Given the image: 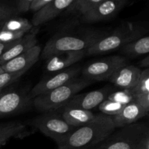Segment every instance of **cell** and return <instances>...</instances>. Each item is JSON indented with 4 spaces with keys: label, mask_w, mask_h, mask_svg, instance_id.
<instances>
[{
    "label": "cell",
    "mask_w": 149,
    "mask_h": 149,
    "mask_svg": "<svg viewBox=\"0 0 149 149\" xmlns=\"http://www.w3.org/2000/svg\"><path fill=\"white\" fill-rule=\"evenodd\" d=\"M115 126L111 116L97 114L89 123L74 130L63 142L59 149H86L106 141L113 132Z\"/></svg>",
    "instance_id": "1"
},
{
    "label": "cell",
    "mask_w": 149,
    "mask_h": 149,
    "mask_svg": "<svg viewBox=\"0 0 149 149\" xmlns=\"http://www.w3.org/2000/svg\"><path fill=\"white\" fill-rule=\"evenodd\" d=\"M103 34L95 31H87L78 34H56L49 39L41 52L43 59H48L57 54L65 52L86 50Z\"/></svg>",
    "instance_id": "2"
},
{
    "label": "cell",
    "mask_w": 149,
    "mask_h": 149,
    "mask_svg": "<svg viewBox=\"0 0 149 149\" xmlns=\"http://www.w3.org/2000/svg\"><path fill=\"white\" fill-rule=\"evenodd\" d=\"M91 81L75 78L66 84L33 99L34 107L39 111L50 112L65 106L74 95L87 87Z\"/></svg>",
    "instance_id": "3"
},
{
    "label": "cell",
    "mask_w": 149,
    "mask_h": 149,
    "mask_svg": "<svg viewBox=\"0 0 149 149\" xmlns=\"http://www.w3.org/2000/svg\"><path fill=\"white\" fill-rule=\"evenodd\" d=\"M143 29L135 24H127L116 29L113 33L102 35L86 49L87 55H101L120 49L126 44L142 36Z\"/></svg>",
    "instance_id": "4"
},
{
    "label": "cell",
    "mask_w": 149,
    "mask_h": 149,
    "mask_svg": "<svg viewBox=\"0 0 149 149\" xmlns=\"http://www.w3.org/2000/svg\"><path fill=\"white\" fill-rule=\"evenodd\" d=\"M148 135V127L143 123H134L122 129L97 149H135L139 143Z\"/></svg>",
    "instance_id": "5"
},
{
    "label": "cell",
    "mask_w": 149,
    "mask_h": 149,
    "mask_svg": "<svg viewBox=\"0 0 149 149\" xmlns=\"http://www.w3.org/2000/svg\"><path fill=\"white\" fill-rule=\"evenodd\" d=\"M31 125L44 135L53 139L58 145L77 129L70 126L62 116L49 112L35 118Z\"/></svg>",
    "instance_id": "6"
},
{
    "label": "cell",
    "mask_w": 149,
    "mask_h": 149,
    "mask_svg": "<svg viewBox=\"0 0 149 149\" xmlns=\"http://www.w3.org/2000/svg\"><path fill=\"white\" fill-rule=\"evenodd\" d=\"M127 60L122 56H111L97 60L86 65L82 69L84 79L88 81H103L109 77L117 69L127 65Z\"/></svg>",
    "instance_id": "7"
},
{
    "label": "cell",
    "mask_w": 149,
    "mask_h": 149,
    "mask_svg": "<svg viewBox=\"0 0 149 149\" xmlns=\"http://www.w3.org/2000/svg\"><path fill=\"white\" fill-rule=\"evenodd\" d=\"M80 71V67H70L43 79L29 92V97L33 99L39 95L46 93L66 84L71 80L77 78Z\"/></svg>",
    "instance_id": "8"
},
{
    "label": "cell",
    "mask_w": 149,
    "mask_h": 149,
    "mask_svg": "<svg viewBox=\"0 0 149 149\" xmlns=\"http://www.w3.org/2000/svg\"><path fill=\"white\" fill-rule=\"evenodd\" d=\"M127 0H103L81 15V20L93 23L109 20L114 17L125 5Z\"/></svg>",
    "instance_id": "9"
},
{
    "label": "cell",
    "mask_w": 149,
    "mask_h": 149,
    "mask_svg": "<svg viewBox=\"0 0 149 149\" xmlns=\"http://www.w3.org/2000/svg\"><path fill=\"white\" fill-rule=\"evenodd\" d=\"M31 99L29 93L10 91L0 94V119L17 114L29 106Z\"/></svg>",
    "instance_id": "10"
},
{
    "label": "cell",
    "mask_w": 149,
    "mask_h": 149,
    "mask_svg": "<svg viewBox=\"0 0 149 149\" xmlns=\"http://www.w3.org/2000/svg\"><path fill=\"white\" fill-rule=\"evenodd\" d=\"M41 52V47L36 45L18 56L1 65L3 71L7 73L23 72L25 74L39 61Z\"/></svg>",
    "instance_id": "11"
},
{
    "label": "cell",
    "mask_w": 149,
    "mask_h": 149,
    "mask_svg": "<svg viewBox=\"0 0 149 149\" xmlns=\"http://www.w3.org/2000/svg\"><path fill=\"white\" fill-rule=\"evenodd\" d=\"M110 92L111 89L109 87H105L84 94H77L65 105V108H77L90 111L106 100L109 94H111Z\"/></svg>",
    "instance_id": "12"
},
{
    "label": "cell",
    "mask_w": 149,
    "mask_h": 149,
    "mask_svg": "<svg viewBox=\"0 0 149 149\" xmlns=\"http://www.w3.org/2000/svg\"><path fill=\"white\" fill-rule=\"evenodd\" d=\"M75 1L76 0H52L35 13L32 18V25L36 27L50 21L63 11L68 10Z\"/></svg>",
    "instance_id": "13"
},
{
    "label": "cell",
    "mask_w": 149,
    "mask_h": 149,
    "mask_svg": "<svg viewBox=\"0 0 149 149\" xmlns=\"http://www.w3.org/2000/svg\"><path fill=\"white\" fill-rule=\"evenodd\" d=\"M86 55V50L65 52L57 54L46 60L45 69L47 72L56 73L70 68Z\"/></svg>",
    "instance_id": "14"
},
{
    "label": "cell",
    "mask_w": 149,
    "mask_h": 149,
    "mask_svg": "<svg viewBox=\"0 0 149 149\" xmlns=\"http://www.w3.org/2000/svg\"><path fill=\"white\" fill-rule=\"evenodd\" d=\"M141 70L132 65H126L116 70L108 80L122 90H131L141 76Z\"/></svg>",
    "instance_id": "15"
},
{
    "label": "cell",
    "mask_w": 149,
    "mask_h": 149,
    "mask_svg": "<svg viewBox=\"0 0 149 149\" xmlns=\"http://www.w3.org/2000/svg\"><path fill=\"white\" fill-rule=\"evenodd\" d=\"M148 111L141 107L135 101L132 102L123 107L118 114L111 116L115 128L123 127L138 122L139 119L147 116Z\"/></svg>",
    "instance_id": "16"
},
{
    "label": "cell",
    "mask_w": 149,
    "mask_h": 149,
    "mask_svg": "<svg viewBox=\"0 0 149 149\" xmlns=\"http://www.w3.org/2000/svg\"><path fill=\"white\" fill-rule=\"evenodd\" d=\"M36 31V30H31V32L29 31L20 39L15 41L13 45L0 56V65L35 46L37 43Z\"/></svg>",
    "instance_id": "17"
},
{
    "label": "cell",
    "mask_w": 149,
    "mask_h": 149,
    "mask_svg": "<svg viewBox=\"0 0 149 149\" xmlns=\"http://www.w3.org/2000/svg\"><path fill=\"white\" fill-rule=\"evenodd\" d=\"M95 115L91 111L83 110L77 108H65L62 117L68 125L78 128L91 122Z\"/></svg>",
    "instance_id": "18"
},
{
    "label": "cell",
    "mask_w": 149,
    "mask_h": 149,
    "mask_svg": "<svg viewBox=\"0 0 149 149\" xmlns=\"http://www.w3.org/2000/svg\"><path fill=\"white\" fill-rule=\"evenodd\" d=\"M29 134L27 125L23 122H12L0 125V147L11 138H22Z\"/></svg>",
    "instance_id": "19"
},
{
    "label": "cell",
    "mask_w": 149,
    "mask_h": 149,
    "mask_svg": "<svg viewBox=\"0 0 149 149\" xmlns=\"http://www.w3.org/2000/svg\"><path fill=\"white\" fill-rule=\"evenodd\" d=\"M121 51L130 58H136L148 54L149 52V37L143 36L120 48Z\"/></svg>",
    "instance_id": "20"
},
{
    "label": "cell",
    "mask_w": 149,
    "mask_h": 149,
    "mask_svg": "<svg viewBox=\"0 0 149 149\" xmlns=\"http://www.w3.org/2000/svg\"><path fill=\"white\" fill-rule=\"evenodd\" d=\"M33 27L32 23L28 19L14 16L4 21L1 29L10 31L27 33L32 30Z\"/></svg>",
    "instance_id": "21"
},
{
    "label": "cell",
    "mask_w": 149,
    "mask_h": 149,
    "mask_svg": "<svg viewBox=\"0 0 149 149\" xmlns=\"http://www.w3.org/2000/svg\"><path fill=\"white\" fill-rule=\"evenodd\" d=\"M130 91L135 97L139 95H149V69L146 68L143 71H141L139 79L137 81L136 84Z\"/></svg>",
    "instance_id": "22"
},
{
    "label": "cell",
    "mask_w": 149,
    "mask_h": 149,
    "mask_svg": "<svg viewBox=\"0 0 149 149\" xmlns=\"http://www.w3.org/2000/svg\"><path fill=\"white\" fill-rule=\"evenodd\" d=\"M102 1L103 0H76L67 10L70 13H76L82 15Z\"/></svg>",
    "instance_id": "23"
},
{
    "label": "cell",
    "mask_w": 149,
    "mask_h": 149,
    "mask_svg": "<svg viewBox=\"0 0 149 149\" xmlns=\"http://www.w3.org/2000/svg\"><path fill=\"white\" fill-rule=\"evenodd\" d=\"M107 99L111 101L116 102L120 104L126 106L132 102L135 101V97L130 90H122L109 94Z\"/></svg>",
    "instance_id": "24"
},
{
    "label": "cell",
    "mask_w": 149,
    "mask_h": 149,
    "mask_svg": "<svg viewBox=\"0 0 149 149\" xmlns=\"http://www.w3.org/2000/svg\"><path fill=\"white\" fill-rule=\"evenodd\" d=\"M98 106L99 109L103 114L109 116H113L118 114L122 110L125 106L116 102L106 99Z\"/></svg>",
    "instance_id": "25"
},
{
    "label": "cell",
    "mask_w": 149,
    "mask_h": 149,
    "mask_svg": "<svg viewBox=\"0 0 149 149\" xmlns=\"http://www.w3.org/2000/svg\"><path fill=\"white\" fill-rule=\"evenodd\" d=\"M23 74H24V73L23 72L1 73L0 74V94L2 93V90L5 87H8L9 85L17 81Z\"/></svg>",
    "instance_id": "26"
},
{
    "label": "cell",
    "mask_w": 149,
    "mask_h": 149,
    "mask_svg": "<svg viewBox=\"0 0 149 149\" xmlns=\"http://www.w3.org/2000/svg\"><path fill=\"white\" fill-rule=\"evenodd\" d=\"M18 13L15 5L0 1V22L4 21L14 16H17Z\"/></svg>",
    "instance_id": "27"
},
{
    "label": "cell",
    "mask_w": 149,
    "mask_h": 149,
    "mask_svg": "<svg viewBox=\"0 0 149 149\" xmlns=\"http://www.w3.org/2000/svg\"><path fill=\"white\" fill-rule=\"evenodd\" d=\"M34 0H16L15 7L18 13H26L29 11L31 4Z\"/></svg>",
    "instance_id": "28"
},
{
    "label": "cell",
    "mask_w": 149,
    "mask_h": 149,
    "mask_svg": "<svg viewBox=\"0 0 149 149\" xmlns=\"http://www.w3.org/2000/svg\"><path fill=\"white\" fill-rule=\"evenodd\" d=\"M52 1V0H34V1L32 2V4H31L29 10L33 11L36 13V11L40 10V9L42 8L44 6H45L46 4H47L48 3H49Z\"/></svg>",
    "instance_id": "29"
},
{
    "label": "cell",
    "mask_w": 149,
    "mask_h": 149,
    "mask_svg": "<svg viewBox=\"0 0 149 149\" xmlns=\"http://www.w3.org/2000/svg\"><path fill=\"white\" fill-rule=\"evenodd\" d=\"M135 149H149V135H146L139 143Z\"/></svg>",
    "instance_id": "30"
},
{
    "label": "cell",
    "mask_w": 149,
    "mask_h": 149,
    "mask_svg": "<svg viewBox=\"0 0 149 149\" xmlns=\"http://www.w3.org/2000/svg\"><path fill=\"white\" fill-rule=\"evenodd\" d=\"M14 42H11V43H0V56H1L8 48H10Z\"/></svg>",
    "instance_id": "31"
},
{
    "label": "cell",
    "mask_w": 149,
    "mask_h": 149,
    "mask_svg": "<svg viewBox=\"0 0 149 149\" xmlns=\"http://www.w3.org/2000/svg\"><path fill=\"white\" fill-rule=\"evenodd\" d=\"M4 21H5V20H4ZM4 21H1V22H0V31H1V29H2V26H3V25H4Z\"/></svg>",
    "instance_id": "32"
},
{
    "label": "cell",
    "mask_w": 149,
    "mask_h": 149,
    "mask_svg": "<svg viewBox=\"0 0 149 149\" xmlns=\"http://www.w3.org/2000/svg\"><path fill=\"white\" fill-rule=\"evenodd\" d=\"M2 72H4V71H3L1 66V65H0V74H1V73H2Z\"/></svg>",
    "instance_id": "33"
}]
</instances>
